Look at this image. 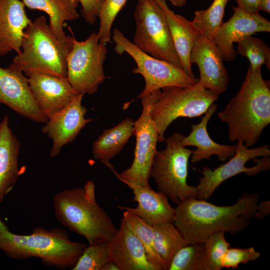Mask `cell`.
<instances>
[{"mask_svg":"<svg viewBox=\"0 0 270 270\" xmlns=\"http://www.w3.org/2000/svg\"><path fill=\"white\" fill-rule=\"evenodd\" d=\"M169 1L174 6L176 7H182L186 4V0H167Z\"/></svg>","mask_w":270,"mask_h":270,"instance_id":"cell-39","label":"cell"},{"mask_svg":"<svg viewBox=\"0 0 270 270\" xmlns=\"http://www.w3.org/2000/svg\"><path fill=\"white\" fill-rule=\"evenodd\" d=\"M260 255L252 246L244 248L230 247L222 258L221 268L236 269L240 264L256 260Z\"/></svg>","mask_w":270,"mask_h":270,"instance_id":"cell-34","label":"cell"},{"mask_svg":"<svg viewBox=\"0 0 270 270\" xmlns=\"http://www.w3.org/2000/svg\"><path fill=\"white\" fill-rule=\"evenodd\" d=\"M20 143L4 116L0 122V203L12 190L20 174L18 155Z\"/></svg>","mask_w":270,"mask_h":270,"instance_id":"cell-22","label":"cell"},{"mask_svg":"<svg viewBox=\"0 0 270 270\" xmlns=\"http://www.w3.org/2000/svg\"><path fill=\"white\" fill-rule=\"evenodd\" d=\"M72 36L63 40L52 32L44 16L31 21L24 32L21 51L10 64L26 77L34 73L66 78L67 58L72 46Z\"/></svg>","mask_w":270,"mask_h":270,"instance_id":"cell-5","label":"cell"},{"mask_svg":"<svg viewBox=\"0 0 270 270\" xmlns=\"http://www.w3.org/2000/svg\"><path fill=\"white\" fill-rule=\"evenodd\" d=\"M107 244L111 262L119 270H157L148 261L142 244L123 218Z\"/></svg>","mask_w":270,"mask_h":270,"instance_id":"cell-18","label":"cell"},{"mask_svg":"<svg viewBox=\"0 0 270 270\" xmlns=\"http://www.w3.org/2000/svg\"><path fill=\"white\" fill-rule=\"evenodd\" d=\"M112 38L115 52L120 55L124 53L130 55L136 64L132 72L141 74L144 79V88L138 98H140L164 88L192 86L198 83V78L190 76L174 64L153 57L139 49L118 28L114 29Z\"/></svg>","mask_w":270,"mask_h":270,"instance_id":"cell-9","label":"cell"},{"mask_svg":"<svg viewBox=\"0 0 270 270\" xmlns=\"http://www.w3.org/2000/svg\"><path fill=\"white\" fill-rule=\"evenodd\" d=\"M237 3V7L249 13L259 12L260 0H234Z\"/></svg>","mask_w":270,"mask_h":270,"instance_id":"cell-36","label":"cell"},{"mask_svg":"<svg viewBox=\"0 0 270 270\" xmlns=\"http://www.w3.org/2000/svg\"><path fill=\"white\" fill-rule=\"evenodd\" d=\"M102 270H119V269L114 263L109 262L102 266Z\"/></svg>","mask_w":270,"mask_h":270,"instance_id":"cell-38","label":"cell"},{"mask_svg":"<svg viewBox=\"0 0 270 270\" xmlns=\"http://www.w3.org/2000/svg\"><path fill=\"white\" fill-rule=\"evenodd\" d=\"M134 17L136 30L132 42L144 52L182 70L166 16L158 0H138Z\"/></svg>","mask_w":270,"mask_h":270,"instance_id":"cell-8","label":"cell"},{"mask_svg":"<svg viewBox=\"0 0 270 270\" xmlns=\"http://www.w3.org/2000/svg\"><path fill=\"white\" fill-rule=\"evenodd\" d=\"M228 0H214L206 10L194 12L192 22L200 34L212 38L216 30L223 22L226 6Z\"/></svg>","mask_w":270,"mask_h":270,"instance_id":"cell-29","label":"cell"},{"mask_svg":"<svg viewBox=\"0 0 270 270\" xmlns=\"http://www.w3.org/2000/svg\"><path fill=\"white\" fill-rule=\"evenodd\" d=\"M84 94H76L62 110L51 117L42 128L52 141L50 156L56 157L62 148L72 142L92 118H86L87 109L82 105Z\"/></svg>","mask_w":270,"mask_h":270,"instance_id":"cell-15","label":"cell"},{"mask_svg":"<svg viewBox=\"0 0 270 270\" xmlns=\"http://www.w3.org/2000/svg\"><path fill=\"white\" fill-rule=\"evenodd\" d=\"M20 0H0V56L18 54L24 32L32 20Z\"/></svg>","mask_w":270,"mask_h":270,"instance_id":"cell-19","label":"cell"},{"mask_svg":"<svg viewBox=\"0 0 270 270\" xmlns=\"http://www.w3.org/2000/svg\"><path fill=\"white\" fill-rule=\"evenodd\" d=\"M0 104L36 122L45 124L48 120L33 96L28 78L10 65L0 66Z\"/></svg>","mask_w":270,"mask_h":270,"instance_id":"cell-13","label":"cell"},{"mask_svg":"<svg viewBox=\"0 0 270 270\" xmlns=\"http://www.w3.org/2000/svg\"><path fill=\"white\" fill-rule=\"evenodd\" d=\"M238 52L248 58L252 70L263 64L270 70V48L262 40L249 36L238 42Z\"/></svg>","mask_w":270,"mask_h":270,"instance_id":"cell-30","label":"cell"},{"mask_svg":"<svg viewBox=\"0 0 270 270\" xmlns=\"http://www.w3.org/2000/svg\"><path fill=\"white\" fill-rule=\"evenodd\" d=\"M216 104H212L200 122L196 124H192V130L187 136H184L181 144L184 146H194L195 150L192 151L190 162L194 164L202 160H209L212 156H216L219 160L226 161L234 155L236 145L219 144L214 142L209 136L207 126L210 118L216 110Z\"/></svg>","mask_w":270,"mask_h":270,"instance_id":"cell-20","label":"cell"},{"mask_svg":"<svg viewBox=\"0 0 270 270\" xmlns=\"http://www.w3.org/2000/svg\"><path fill=\"white\" fill-rule=\"evenodd\" d=\"M30 10L46 12L49 18V26L60 40L66 38L64 28L67 21L76 20L80 16L77 10L78 0H22Z\"/></svg>","mask_w":270,"mask_h":270,"instance_id":"cell-24","label":"cell"},{"mask_svg":"<svg viewBox=\"0 0 270 270\" xmlns=\"http://www.w3.org/2000/svg\"><path fill=\"white\" fill-rule=\"evenodd\" d=\"M148 95L150 114L158 134L159 142H165L164 132L180 117L192 118L204 114L218 96L198 82L192 86H170Z\"/></svg>","mask_w":270,"mask_h":270,"instance_id":"cell-6","label":"cell"},{"mask_svg":"<svg viewBox=\"0 0 270 270\" xmlns=\"http://www.w3.org/2000/svg\"><path fill=\"white\" fill-rule=\"evenodd\" d=\"M168 270H207L204 243L190 242L180 248L173 257Z\"/></svg>","mask_w":270,"mask_h":270,"instance_id":"cell-28","label":"cell"},{"mask_svg":"<svg viewBox=\"0 0 270 270\" xmlns=\"http://www.w3.org/2000/svg\"><path fill=\"white\" fill-rule=\"evenodd\" d=\"M270 213V200H263L258 204L254 218L261 220Z\"/></svg>","mask_w":270,"mask_h":270,"instance_id":"cell-37","label":"cell"},{"mask_svg":"<svg viewBox=\"0 0 270 270\" xmlns=\"http://www.w3.org/2000/svg\"><path fill=\"white\" fill-rule=\"evenodd\" d=\"M27 78L33 96L48 120L76 95L67 78L42 73H34Z\"/></svg>","mask_w":270,"mask_h":270,"instance_id":"cell-17","label":"cell"},{"mask_svg":"<svg viewBox=\"0 0 270 270\" xmlns=\"http://www.w3.org/2000/svg\"><path fill=\"white\" fill-rule=\"evenodd\" d=\"M190 62L199 69L198 83L219 96L228 85V75L220 52L212 39L198 35L192 47Z\"/></svg>","mask_w":270,"mask_h":270,"instance_id":"cell-16","label":"cell"},{"mask_svg":"<svg viewBox=\"0 0 270 270\" xmlns=\"http://www.w3.org/2000/svg\"><path fill=\"white\" fill-rule=\"evenodd\" d=\"M233 14L222 22L212 40L218 48L222 59L234 60L236 56L234 44L240 42L258 32H270V22L259 12L249 13L237 6L232 8Z\"/></svg>","mask_w":270,"mask_h":270,"instance_id":"cell-14","label":"cell"},{"mask_svg":"<svg viewBox=\"0 0 270 270\" xmlns=\"http://www.w3.org/2000/svg\"><path fill=\"white\" fill-rule=\"evenodd\" d=\"M97 33L80 42L73 34V44L67 58L66 78L76 94H93L106 76L104 70L107 48Z\"/></svg>","mask_w":270,"mask_h":270,"instance_id":"cell-10","label":"cell"},{"mask_svg":"<svg viewBox=\"0 0 270 270\" xmlns=\"http://www.w3.org/2000/svg\"><path fill=\"white\" fill-rule=\"evenodd\" d=\"M140 98L142 112L140 118L134 122L136 144L132 163L128 168L115 174L124 184L150 187L148 180L154 158L158 150V134L150 114L148 96H146Z\"/></svg>","mask_w":270,"mask_h":270,"instance_id":"cell-12","label":"cell"},{"mask_svg":"<svg viewBox=\"0 0 270 270\" xmlns=\"http://www.w3.org/2000/svg\"><path fill=\"white\" fill-rule=\"evenodd\" d=\"M104 0H78L81 14L85 21L93 24L96 22Z\"/></svg>","mask_w":270,"mask_h":270,"instance_id":"cell-35","label":"cell"},{"mask_svg":"<svg viewBox=\"0 0 270 270\" xmlns=\"http://www.w3.org/2000/svg\"><path fill=\"white\" fill-rule=\"evenodd\" d=\"M122 218L142 244L148 261L157 270H166L164 264L154 247L152 225L127 210L124 212Z\"/></svg>","mask_w":270,"mask_h":270,"instance_id":"cell-27","label":"cell"},{"mask_svg":"<svg viewBox=\"0 0 270 270\" xmlns=\"http://www.w3.org/2000/svg\"><path fill=\"white\" fill-rule=\"evenodd\" d=\"M261 68L248 66L240 90L218 114L228 125L230 140H240L247 147L257 144L270 123V82L262 78Z\"/></svg>","mask_w":270,"mask_h":270,"instance_id":"cell-2","label":"cell"},{"mask_svg":"<svg viewBox=\"0 0 270 270\" xmlns=\"http://www.w3.org/2000/svg\"><path fill=\"white\" fill-rule=\"evenodd\" d=\"M270 155L268 145L249 148L238 140L235 154L228 162L214 170L204 167L200 171L202 176L196 186V198L207 200L223 182L238 174L253 176L269 169Z\"/></svg>","mask_w":270,"mask_h":270,"instance_id":"cell-11","label":"cell"},{"mask_svg":"<svg viewBox=\"0 0 270 270\" xmlns=\"http://www.w3.org/2000/svg\"><path fill=\"white\" fill-rule=\"evenodd\" d=\"M128 0H104L98 18L100 28L97 33L100 40L107 44L111 41V29L114 20Z\"/></svg>","mask_w":270,"mask_h":270,"instance_id":"cell-32","label":"cell"},{"mask_svg":"<svg viewBox=\"0 0 270 270\" xmlns=\"http://www.w3.org/2000/svg\"><path fill=\"white\" fill-rule=\"evenodd\" d=\"M86 246L70 240L68 233L62 228L48 230L38 227L30 234H16L8 230L0 218V250L13 259L36 257L46 265L72 270Z\"/></svg>","mask_w":270,"mask_h":270,"instance_id":"cell-3","label":"cell"},{"mask_svg":"<svg viewBox=\"0 0 270 270\" xmlns=\"http://www.w3.org/2000/svg\"><path fill=\"white\" fill-rule=\"evenodd\" d=\"M158 1L166 16L174 48L182 70L188 76L194 78L190 57L194 41L200 34L191 21L175 14L168 6L165 0Z\"/></svg>","mask_w":270,"mask_h":270,"instance_id":"cell-23","label":"cell"},{"mask_svg":"<svg viewBox=\"0 0 270 270\" xmlns=\"http://www.w3.org/2000/svg\"><path fill=\"white\" fill-rule=\"evenodd\" d=\"M133 135L134 122L129 118L122 120L113 128L104 130L93 144L94 158L112 169L109 160L122 150Z\"/></svg>","mask_w":270,"mask_h":270,"instance_id":"cell-25","label":"cell"},{"mask_svg":"<svg viewBox=\"0 0 270 270\" xmlns=\"http://www.w3.org/2000/svg\"><path fill=\"white\" fill-rule=\"evenodd\" d=\"M156 250L168 270L178 251L188 243L173 223L163 222L152 225Z\"/></svg>","mask_w":270,"mask_h":270,"instance_id":"cell-26","label":"cell"},{"mask_svg":"<svg viewBox=\"0 0 270 270\" xmlns=\"http://www.w3.org/2000/svg\"><path fill=\"white\" fill-rule=\"evenodd\" d=\"M56 216L70 230L83 236L88 245L110 241L118 229L106 212L96 200L95 185L66 190L53 198Z\"/></svg>","mask_w":270,"mask_h":270,"instance_id":"cell-4","label":"cell"},{"mask_svg":"<svg viewBox=\"0 0 270 270\" xmlns=\"http://www.w3.org/2000/svg\"><path fill=\"white\" fill-rule=\"evenodd\" d=\"M184 136L174 132L165 142L166 148L157 150L152 162L150 177H152L159 192L174 203L196 198V186L187 183L188 160L192 150L181 144Z\"/></svg>","mask_w":270,"mask_h":270,"instance_id":"cell-7","label":"cell"},{"mask_svg":"<svg viewBox=\"0 0 270 270\" xmlns=\"http://www.w3.org/2000/svg\"><path fill=\"white\" fill-rule=\"evenodd\" d=\"M260 196L243 192L232 205L219 206L190 198L174 208V224L188 243L204 242L211 234L240 232L248 226L256 210Z\"/></svg>","mask_w":270,"mask_h":270,"instance_id":"cell-1","label":"cell"},{"mask_svg":"<svg viewBox=\"0 0 270 270\" xmlns=\"http://www.w3.org/2000/svg\"><path fill=\"white\" fill-rule=\"evenodd\" d=\"M111 262L107 242L86 246L72 270H102Z\"/></svg>","mask_w":270,"mask_h":270,"instance_id":"cell-31","label":"cell"},{"mask_svg":"<svg viewBox=\"0 0 270 270\" xmlns=\"http://www.w3.org/2000/svg\"><path fill=\"white\" fill-rule=\"evenodd\" d=\"M203 242L206 251L207 270H221L222 258L230 246L225 238L224 232H214Z\"/></svg>","mask_w":270,"mask_h":270,"instance_id":"cell-33","label":"cell"},{"mask_svg":"<svg viewBox=\"0 0 270 270\" xmlns=\"http://www.w3.org/2000/svg\"><path fill=\"white\" fill-rule=\"evenodd\" d=\"M126 184L132 190L134 199L138 206L135 208L117 206L119 209L130 211L151 225L163 222L174 223V208L170 204L166 195L154 191L150 186Z\"/></svg>","mask_w":270,"mask_h":270,"instance_id":"cell-21","label":"cell"}]
</instances>
